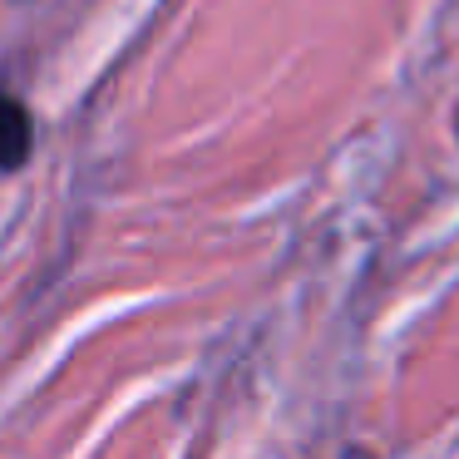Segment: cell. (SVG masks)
<instances>
[{"label":"cell","instance_id":"2","mask_svg":"<svg viewBox=\"0 0 459 459\" xmlns=\"http://www.w3.org/2000/svg\"><path fill=\"white\" fill-rule=\"evenodd\" d=\"M455 139H459V114H455Z\"/></svg>","mask_w":459,"mask_h":459},{"label":"cell","instance_id":"1","mask_svg":"<svg viewBox=\"0 0 459 459\" xmlns=\"http://www.w3.org/2000/svg\"><path fill=\"white\" fill-rule=\"evenodd\" d=\"M35 153V119L25 100L0 90V173H21Z\"/></svg>","mask_w":459,"mask_h":459}]
</instances>
